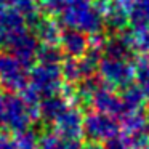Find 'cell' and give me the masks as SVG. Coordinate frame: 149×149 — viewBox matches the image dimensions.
Here are the masks:
<instances>
[{
    "label": "cell",
    "instance_id": "cell-1",
    "mask_svg": "<svg viewBox=\"0 0 149 149\" xmlns=\"http://www.w3.org/2000/svg\"><path fill=\"white\" fill-rule=\"evenodd\" d=\"M63 87H64V79L61 72V63L37 61L29 69V82L26 88L19 93L27 103L37 106L42 98L59 93Z\"/></svg>",
    "mask_w": 149,
    "mask_h": 149
},
{
    "label": "cell",
    "instance_id": "cell-2",
    "mask_svg": "<svg viewBox=\"0 0 149 149\" xmlns=\"http://www.w3.org/2000/svg\"><path fill=\"white\" fill-rule=\"evenodd\" d=\"M61 23L66 27L82 31L85 34H96L103 24V15L88 0H72L59 13Z\"/></svg>",
    "mask_w": 149,
    "mask_h": 149
},
{
    "label": "cell",
    "instance_id": "cell-3",
    "mask_svg": "<svg viewBox=\"0 0 149 149\" xmlns=\"http://www.w3.org/2000/svg\"><path fill=\"white\" fill-rule=\"evenodd\" d=\"M29 82V66L11 52L0 50V87L8 91H21Z\"/></svg>",
    "mask_w": 149,
    "mask_h": 149
},
{
    "label": "cell",
    "instance_id": "cell-4",
    "mask_svg": "<svg viewBox=\"0 0 149 149\" xmlns=\"http://www.w3.org/2000/svg\"><path fill=\"white\" fill-rule=\"evenodd\" d=\"M36 117H39L37 116V106L27 103L21 95L15 93L11 96H8L3 125L11 133H18L26 128H31Z\"/></svg>",
    "mask_w": 149,
    "mask_h": 149
},
{
    "label": "cell",
    "instance_id": "cell-5",
    "mask_svg": "<svg viewBox=\"0 0 149 149\" xmlns=\"http://www.w3.org/2000/svg\"><path fill=\"white\" fill-rule=\"evenodd\" d=\"M117 132L119 125L111 114L96 111L84 119V133L93 141H109L111 138L117 136Z\"/></svg>",
    "mask_w": 149,
    "mask_h": 149
},
{
    "label": "cell",
    "instance_id": "cell-6",
    "mask_svg": "<svg viewBox=\"0 0 149 149\" xmlns=\"http://www.w3.org/2000/svg\"><path fill=\"white\" fill-rule=\"evenodd\" d=\"M26 29H29L27 21L19 11L11 7L2 8L0 10V50H8L11 42Z\"/></svg>",
    "mask_w": 149,
    "mask_h": 149
},
{
    "label": "cell",
    "instance_id": "cell-7",
    "mask_svg": "<svg viewBox=\"0 0 149 149\" xmlns=\"http://www.w3.org/2000/svg\"><path fill=\"white\" fill-rule=\"evenodd\" d=\"M84 119L82 112L77 109V107L71 106L69 104L61 114L55 119L53 122V130L56 133H59L61 136L69 139H80L84 133Z\"/></svg>",
    "mask_w": 149,
    "mask_h": 149
},
{
    "label": "cell",
    "instance_id": "cell-8",
    "mask_svg": "<svg viewBox=\"0 0 149 149\" xmlns=\"http://www.w3.org/2000/svg\"><path fill=\"white\" fill-rule=\"evenodd\" d=\"M98 69H100L101 79L106 84L114 85V87L125 85L133 77V72L130 69V66H127L122 58H116V56L107 55L106 58H103L100 61Z\"/></svg>",
    "mask_w": 149,
    "mask_h": 149
},
{
    "label": "cell",
    "instance_id": "cell-9",
    "mask_svg": "<svg viewBox=\"0 0 149 149\" xmlns=\"http://www.w3.org/2000/svg\"><path fill=\"white\" fill-rule=\"evenodd\" d=\"M39 48H40V42L36 37V34L32 31L26 29L11 42V45L8 47V52H11L15 56H18L24 64L31 66L37 61Z\"/></svg>",
    "mask_w": 149,
    "mask_h": 149
},
{
    "label": "cell",
    "instance_id": "cell-10",
    "mask_svg": "<svg viewBox=\"0 0 149 149\" xmlns=\"http://www.w3.org/2000/svg\"><path fill=\"white\" fill-rule=\"evenodd\" d=\"M61 52L69 58H82L90 50V42L87 39V34L82 31L66 27L61 31V37L58 42Z\"/></svg>",
    "mask_w": 149,
    "mask_h": 149
},
{
    "label": "cell",
    "instance_id": "cell-11",
    "mask_svg": "<svg viewBox=\"0 0 149 149\" xmlns=\"http://www.w3.org/2000/svg\"><path fill=\"white\" fill-rule=\"evenodd\" d=\"M29 27L40 43H50V45H58L59 37H61V27L58 21L52 16H42V13L29 23Z\"/></svg>",
    "mask_w": 149,
    "mask_h": 149
},
{
    "label": "cell",
    "instance_id": "cell-12",
    "mask_svg": "<svg viewBox=\"0 0 149 149\" xmlns=\"http://www.w3.org/2000/svg\"><path fill=\"white\" fill-rule=\"evenodd\" d=\"M69 106V96L64 93H55L42 98L37 104V116L48 123H53L55 119Z\"/></svg>",
    "mask_w": 149,
    "mask_h": 149
},
{
    "label": "cell",
    "instance_id": "cell-13",
    "mask_svg": "<svg viewBox=\"0 0 149 149\" xmlns=\"http://www.w3.org/2000/svg\"><path fill=\"white\" fill-rule=\"evenodd\" d=\"M90 101L96 107V111H101V112H106V114H119L123 107L122 98H117L111 90L103 87H100L95 91L93 96L90 98Z\"/></svg>",
    "mask_w": 149,
    "mask_h": 149
},
{
    "label": "cell",
    "instance_id": "cell-14",
    "mask_svg": "<svg viewBox=\"0 0 149 149\" xmlns=\"http://www.w3.org/2000/svg\"><path fill=\"white\" fill-rule=\"evenodd\" d=\"M40 149H80V143L77 139H69L56 133L55 130L45 132L40 136Z\"/></svg>",
    "mask_w": 149,
    "mask_h": 149
},
{
    "label": "cell",
    "instance_id": "cell-15",
    "mask_svg": "<svg viewBox=\"0 0 149 149\" xmlns=\"http://www.w3.org/2000/svg\"><path fill=\"white\" fill-rule=\"evenodd\" d=\"M8 7L19 11L27 21L29 26L31 21H34L40 15V3L39 0H8Z\"/></svg>",
    "mask_w": 149,
    "mask_h": 149
},
{
    "label": "cell",
    "instance_id": "cell-16",
    "mask_svg": "<svg viewBox=\"0 0 149 149\" xmlns=\"http://www.w3.org/2000/svg\"><path fill=\"white\" fill-rule=\"evenodd\" d=\"M61 72H63V79L64 84H77V82L84 80L82 75V69H80V61L79 58H66L61 61Z\"/></svg>",
    "mask_w": 149,
    "mask_h": 149
},
{
    "label": "cell",
    "instance_id": "cell-17",
    "mask_svg": "<svg viewBox=\"0 0 149 149\" xmlns=\"http://www.w3.org/2000/svg\"><path fill=\"white\" fill-rule=\"evenodd\" d=\"M13 136L18 149H40V136H37L34 130L26 128L23 132L13 133Z\"/></svg>",
    "mask_w": 149,
    "mask_h": 149
},
{
    "label": "cell",
    "instance_id": "cell-18",
    "mask_svg": "<svg viewBox=\"0 0 149 149\" xmlns=\"http://www.w3.org/2000/svg\"><path fill=\"white\" fill-rule=\"evenodd\" d=\"M132 21L136 26L143 27L149 23V0H135L132 7Z\"/></svg>",
    "mask_w": 149,
    "mask_h": 149
},
{
    "label": "cell",
    "instance_id": "cell-19",
    "mask_svg": "<svg viewBox=\"0 0 149 149\" xmlns=\"http://www.w3.org/2000/svg\"><path fill=\"white\" fill-rule=\"evenodd\" d=\"M63 52L59 45H50V43H40L39 53H37V61L43 63H61Z\"/></svg>",
    "mask_w": 149,
    "mask_h": 149
},
{
    "label": "cell",
    "instance_id": "cell-20",
    "mask_svg": "<svg viewBox=\"0 0 149 149\" xmlns=\"http://www.w3.org/2000/svg\"><path fill=\"white\" fill-rule=\"evenodd\" d=\"M0 149H18L16 143H15V136L0 133Z\"/></svg>",
    "mask_w": 149,
    "mask_h": 149
},
{
    "label": "cell",
    "instance_id": "cell-21",
    "mask_svg": "<svg viewBox=\"0 0 149 149\" xmlns=\"http://www.w3.org/2000/svg\"><path fill=\"white\" fill-rule=\"evenodd\" d=\"M7 103H8V96L0 90V127L5 123V112H7Z\"/></svg>",
    "mask_w": 149,
    "mask_h": 149
},
{
    "label": "cell",
    "instance_id": "cell-22",
    "mask_svg": "<svg viewBox=\"0 0 149 149\" xmlns=\"http://www.w3.org/2000/svg\"><path fill=\"white\" fill-rule=\"evenodd\" d=\"M80 149H103L100 144H95V143H91V144H87V146H84V148H80Z\"/></svg>",
    "mask_w": 149,
    "mask_h": 149
},
{
    "label": "cell",
    "instance_id": "cell-23",
    "mask_svg": "<svg viewBox=\"0 0 149 149\" xmlns=\"http://www.w3.org/2000/svg\"><path fill=\"white\" fill-rule=\"evenodd\" d=\"M5 7H8V0H0V10Z\"/></svg>",
    "mask_w": 149,
    "mask_h": 149
},
{
    "label": "cell",
    "instance_id": "cell-24",
    "mask_svg": "<svg viewBox=\"0 0 149 149\" xmlns=\"http://www.w3.org/2000/svg\"><path fill=\"white\" fill-rule=\"evenodd\" d=\"M40 2H43V0H39V3H40Z\"/></svg>",
    "mask_w": 149,
    "mask_h": 149
},
{
    "label": "cell",
    "instance_id": "cell-25",
    "mask_svg": "<svg viewBox=\"0 0 149 149\" xmlns=\"http://www.w3.org/2000/svg\"><path fill=\"white\" fill-rule=\"evenodd\" d=\"M88 2H90V0H88Z\"/></svg>",
    "mask_w": 149,
    "mask_h": 149
}]
</instances>
